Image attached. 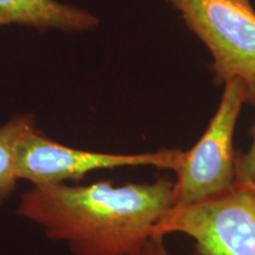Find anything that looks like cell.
I'll return each mask as SVG.
<instances>
[{"label":"cell","mask_w":255,"mask_h":255,"mask_svg":"<svg viewBox=\"0 0 255 255\" xmlns=\"http://www.w3.org/2000/svg\"><path fill=\"white\" fill-rule=\"evenodd\" d=\"M175 205V181L114 186L32 187L21 194L20 218L63 241L73 255H139L154 229Z\"/></svg>","instance_id":"obj_1"},{"label":"cell","mask_w":255,"mask_h":255,"mask_svg":"<svg viewBox=\"0 0 255 255\" xmlns=\"http://www.w3.org/2000/svg\"><path fill=\"white\" fill-rule=\"evenodd\" d=\"M244 104H250L246 82L225 83L221 101L208 128L196 144L183 151L175 173V205L190 206L220 195L235 186V126Z\"/></svg>","instance_id":"obj_2"},{"label":"cell","mask_w":255,"mask_h":255,"mask_svg":"<svg viewBox=\"0 0 255 255\" xmlns=\"http://www.w3.org/2000/svg\"><path fill=\"white\" fill-rule=\"evenodd\" d=\"M213 56L216 84L246 82L255 104V11L250 0H167Z\"/></svg>","instance_id":"obj_3"},{"label":"cell","mask_w":255,"mask_h":255,"mask_svg":"<svg viewBox=\"0 0 255 255\" xmlns=\"http://www.w3.org/2000/svg\"><path fill=\"white\" fill-rule=\"evenodd\" d=\"M195 241L194 255H255V190L231 189L190 206L173 208L154 229Z\"/></svg>","instance_id":"obj_4"},{"label":"cell","mask_w":255,"mask_h":255,"mask_svg":"<svg viewBox=\"0 0 255 255\" xmlns=\"http://www.w3.org/2000/svg\"><path fill=\"white\" fill-rule=\"evenodd\" d=\"M182 152L180 149H159L139 154L82 150L60 144L32 126L18 143L15 171L18 181H27L33 187L55 186L79 181L92 171L104 169L155 167L175 171Z\"/></svg>","instance_id":"obj_5"},{"label":"cell","mask_w":255,"mask_h":255,"mask_svg":"<svg viewBox=\"0 0 255 255\" xmlns=\"http://www.w3.org/2000/svg\"><path fill=\"white\" fill-rule=\"evenodd\" d=\"M9 24L37 30L78 32L98 25L96 15L57 0H0V27Z\"/></svg>","instance_id":"obj_6"},{"label":"cell","mask_w":255,"mask_h":255,"mask_svg":"<svg viewBox=\"0 0 255 255\" xmlns=\"http://www.w3.org/2000/svg\"><path fill=\"white\" fill-rule=\"evenodd\" d=\"M34 126L32 115H17L0 127V205L8 200L17 188L15 151L28 128Z\"/></svg>","instance_id":"obj_7"},{"label":"cell","mask_w":255,"mask_h":255,"mask_svg":"<svg viewBox=\"0 0 255 255\" xmlns=\"http://www.w3.org/2000/svg\"><path fill=\"white\" fill-rule=\"evenodd\" d=\"M252 143L246 151L235 155V184L255 190V123L250 130Z\"/></svg>","instance_id":"obj_8"},{"label":"cell","mask_w":255,"mask_h":255,"mask_svg":"<svg viewBox=\"0 0 255 255\" xmlns=\"http://www.w3.org/2000/svg\"><path fill=\"white\" fill-rule=\"evenodd\" d=\"M139 255H170L164 245L163 235L155 234L149 239Z\"/></svg>","instance_id":"obj_9"}]
</instances>
